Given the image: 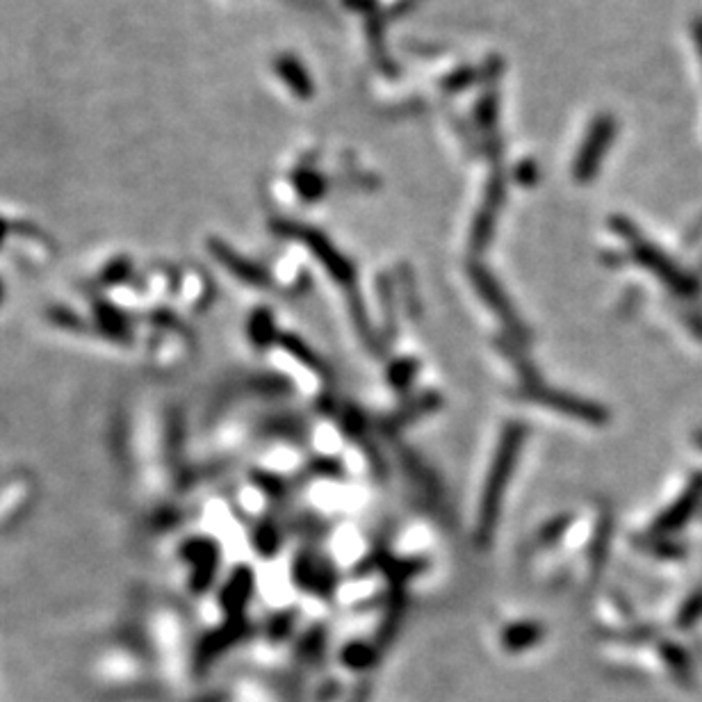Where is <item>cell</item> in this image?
<instances>
[{
	"label": "cell",
	"mask_w": 702,
	"mask_h": 702,
	"mask_svg": "<svg viewBox=\"0 0 702 702\" xmlns=\"http://www.w3.org/2000/svg\"><path fill=\"white\" fill-rule=\"evenodd\" d=\"M616 137V121L609 117V114H600L595 119V124L591 126V133L586 137V144L582 146V153H579L575 174L579 181H591L598 171L600 162L604 158V153L609 151L611 142Z\"/></svg>",
	"instance_id": "cell-3"
},
{
	"label": "cell",
	"mask_w": 702,
	"mask_h": 702,
	"mask_svg": "<svg viewBox=\"0 0 702 702\" xmlns=\"http://www.w3.org/2000/svg\"><path fill=\"white\" fill-rule=\"evenodd\" d=\"M693 37H696V46H698V51H700V57H702V19H698L696 23H693Z\"/></svg>",
	"instance_id": "cell-7"
},
{
	"label": "cell",
	"mask_w": 702,
	"mask_h": 702,
	"mask_svg": "<svg viewBox=\"0 0 702 702\" xmlns=\"http://www.w3.org/2000/svg\"><path fill=\"white\" fill-rule=\"evenodd\" d=\"M634 256L643 267H648L650 272L661 276V281H664L673 292H677V295L693 297L696 292H700L698 281L691 279L689 274H684L682 269L666 256V253H661L657 247H652L650 242L646 240L641 242L634 238Z\"/></svg>",
	"instance_id": "cell-2"
},
{
	"label": "cell",
	"mask_w": 702,
	"mask_h": 702,
	"mask_svg": "<svg viewBox=\"0 0 702 702\" xmlns=\"http://www.w3.org/2000/svg\"><path fill=\"white\" fill-rule=\"evenodd\" d=\"M522 438H525V429L522 424H509V429L504 431L500 452H497L495 465L488 477V486L484 493V504H481L479 513V527H477V541L481 545L488 543V538L493 534L497 513H500V502L506 488V479L511 477L513 463L518 459V452L522 447Z\"/></svg>",
	"instance_id": "cell-1"
},
{
	"label": "cell",
	"mask_w": 702,
	"mask_h": 702,
	"mask_svg": "<svg viewBox=\"0 0 702 702\" xmlns=\"http://www.w3.org/2000/svg\"><path fill=\"white\" fill-rule=\"evenodd\" d=\"M700 614H702V591L693 595V598L689 600L687 611H684V614H682V620H684V623H687L691 616H700Z\"/></svg>",
	"instance_id": "cell-6"
},
{
	"label": "cell",
	"mask_w": 702,
	"mask_h": 702,
	"mask_svg": "<svg viewBox=\"0 0 702 702\" xmlns=\"http://www.w3.org/2000/svg\"><path fill=\"white\" fill-rule=\"evenodd\" d=\"M700 500H702V475L693 479V484L689 486V491L684 493L682 500L675 502L671 509L657 520V525L652 527V532H655L657 538H666L668 534L677 532V529L687 525V520L693 516V511H696Z\"/></svg>",
	"instance_id": "cell-4"
},
{
	"label": "cell",
	"mask_w": 702,
	"mask_h": 702,
	"mask_svg": "<svg viewBox=\"0 0 702 702\" xmlns=\"http://www.w3.org/2000/svg\"><path fill=\"white\" fill-rule=\"evenodd\" d=\"M532 397L538 399V402L557 408V411L575 415V418H582V420H589V422H604V420H607V413H604L600 406L584 402V399L561 395V393H552V390H532Z\"/></svg>",
	"instance_id": "cell-5"
},
{
	"label": "cell",
	"mask_w": 702,
	"mask_h": 702,
	"mask_svg": "<svg viewBox=\"0 0 702 702\" xmlns=\"http://www.w3.org/2000/svg\"><path fill=\"white\" fill-rule=\"evenodd\" d=\"M696 440H698V445L702 447V431H698V434H696Z\"/></svg>",
	"instance_id": "cell-8"
}]
</instances>
